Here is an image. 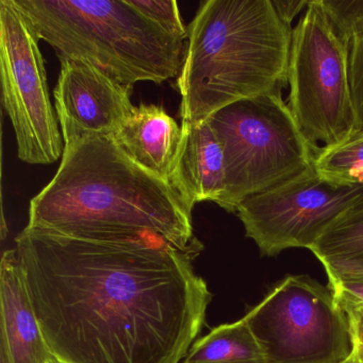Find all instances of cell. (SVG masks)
<instances>
[{
    "mask_svg": "<svg viewBox=\"0 0 363 363\" xmlns=\"http://www.w3.org/2000/svg\"><path fill=\"white\" fill-rule=\"evenodd\" d=\"M25 284L57 363H179L212 294L199 252L161 237L99 241L26 227L16 238Z\"/></svg>",
    "mask_w": 363,
    "mask_h": 363,
    "instance_id": "6da1fadb",
    "label": "cell"
},
{
    "mask_svg": "<svg viewBox=\"0 0 363 363\" xmlns=\"http://www.w3.org/2000/svg\"><path fill=\"white\" fill-rule=\"evenodd\" d=\"M192 209L173 184L131 160L111 138H91L65 146L56 175L31 199L27 227L99 241L156 235L201 252Z\"/></svg>",
    "mask_w": 363,
    "mask_h": 363,
    "instance_id": "7a4b0ae2",
    "label": "cell"
},
{
    "mask_svg": "<svg viewBox=\"0 0 363 363\" xmlns=\"http://www.w3.org/2000/svg\"><path fill=\"white\" fill-rule=\"evenodd\" d=\"M293 28L272 0H206L188 28L177 77L182 125L288 84Z\"/></svg>",
    "mask_w": 363,
    "mask_h": 363,
    "instance_id": "3957f363",
    "label": "cell"
},
{
    "mask_svg": "<svg viewBox=\"0 0 363 363\" xmlns=\"http://www.w3.org/2000/svg\"><path fill=\"white\" fill-rule=\"evenodd\" d=\"M60 58L88 61L133 89L178 77L184 41L144 18L128 0H13Z\"/></svg>",
    "mask_w": 363,
    "mask_h": 363,
    "instance_id": "277c9868",
    "label": "cell"
},
{
    "mask_svg": "<svg viewBox=\"0 0 363 363\" xmlns=\"http://www.w3.org/2000/svg\"><path fill=\"white\" fill-rule=\"evenodd\" d=\"M223 145L226 190L218 206L237 212L248 197L277 188L313 169L309 143L282 92L243 99L209 118Z\"/></svg>",
    "mask_w": 363,
    "mask_h": 363,
    "instance_id": "5b68a950",
    "label": "cell"
},
{
    "mask_svg": "<svg viewBox=\"0 0 363 363\" xmlns=\"http://www.w3.org/2000/svg\"><path fill=\"white\" fill-rule=\"evenodd\" d=\"M288 106L316 150L350 140L356 114L350 82V44L329 20L322 0L309 1L292 31Z\"/></svg>",
    "mask_w": 363,
    "mask_h": 363,
    "instance_id": "8992f818",
    "label": "cell"
},
{
    "mask_svg": "<svg viewBox=\"0 0 363 363\" xmlns=\"http://www.w3.org/2000/svg\"><path fill=\"white\" fill-rule=\"evenodd\" d=\"M243 320L264 363H346L354 356L345 312L309 278H284Z\"/></svg>",
    "mask_w": 363,
    "mask_h": 363,
    "instance_id": "52a82bcc",
    "label": "cell"
},
{
    "mask_svg": "<svg viewBox=\"0 0 363 363\" xmlns=\"http://www.w3.org/2000/svg\"><path fill=\"white\" fill-rule=\"evenodd\" d=\"M39 35L13 0H0V69L3 105L11 120L18 156L29 164H52L65 140L48 91Z\"/></svg>",
    "mask_w": 363,
    "mask_h": 363,
    "instance_id": "ba28073f",
    "label": "cell"
},
{
    "mask_svg": "<svg viewBox=\"0 0 363 363\" xmlns=\"http://www.w3.org/2000/svg\"><path fill=\"white\" fill-rule=\"evenodd\" d=\"M363 197V184L335 186L313 169L298 177L244 199L237 208L246 237L262 254L310 248L329 226Z\"/></svg>",
    "mask_w": 363,
    "mask_h": 363,
    "instance_id": "9c48e42d",
    "label": "cell"
},
{
    "mask_svg": "<svg viewBox=\"0 0 363 363\" xmlns=\"http://www.w3.org/2000/svg\"><path fill=\"white\" fill-rule=\"evenodd\" d=\"M55 108L65 146L91 138H112L135 109L133 89L88 61L60 58Z\"/></svg>",
    "mask_w": 363,
    "mask_h": 363,
    "instance_id": "30bf717a",
    "label": "cell"
},
{
    "mask_svg": "<svg viewBox=\"0 0 363 363\" xmlns=\"http://www.w3.org/2000/svg\"><path fill=\"white\" fill-rule=\"evenodd\" d=\"M0 363L56 362L35 315L16 248L6 250L0 261Z\"/></svg>",
    "mask_w": 363,
    "mask_h": 363,
    "instance_id": "8fae6325",
    "label": "cell"
},
{
    "mask_svg": "<svg viewBox=\"0 0 363 363\" xmlns=\"http://www.w3.org/2000/svg\"><path fill=\"white\" fill-rule=\"evenodd\" d=\"M182 139L171 184L192 207L201 201L220 203L226 190L222 143L210 121L182 125Z\"/></svg>",
    "mask_w": 363,
    "mask_h": 363,
    "instance_id": "7c38bea8",
    "label": "cell"
},
{
    "mask_svg": "<svg viewBox=\"0 0 363 363\" xmlns=\"http://www.w3.org/2000/svg\"><path fill=\"white\" fill-rule=\"evenodd\" d=\"M111 139L131 160L171 184L182 128L163 107H135Z\"/></svg>",
    "mask_w": 363,
    "mask_h": 363,
    "instance_id": "4fadbf2b",
    "label": "cell"
},
{
    "mask_svg": "<svg viewBox=\"0 0 363 363\" xmlns=\"http://www.w3.org/2000/svg\"><path fill=\"white\" fill-rule=\"evenodd\" d=\"M329 284L363 279V197L343 212L310 248Z\"/></svg>",
    "mask_w": 363,
    "mask_h": 363,
    "instance_id": "5bb4252c",
    "label": "cell"
},
{
    "mask_svg": "<svg viewBox=\"0 0 363 363\" xmlns=\"http://www.w3.org/2000/svg\"><path fill=\"white\" fill-rule=\"evenodd\" d=\"M184 363H264L262 350L243 318L212 329L191 346Z\"/></svg>",
    "mask_w": 363,
    "mask_h": 363,
    "instance_id": "9a60e30c",
    "label": "cell"
},
{
    "mask_svg": "<svg viewBox=\"0 0 363 363\" xmlns=\"http://www.w3.org/2000/svg\"><path fill=\"white\" fill-rule=\"evenodd\" d=\"M314 171L335 186L363 184V133L331 148H320L314 160Z\"/></svg>",
    "mask_w": 363,
    "mask_h": 363,
    "instance_id": "2e32d148",
    "label": "cell"
},
{
    "mask_svg": "<svg viewBox=\"0 0 363 363\" xmlns=\"http://www.w3.org/2000/svg\"><path fill=\"white\" fill-rule=\"evenodd\" d=\"M144 18L161 30L176 39L188 40V29L184 27L179 8L175 0H128Z\"/></svg>",
    "mask_w": 363,
    "mask_h": 363,
    "instance_id": "e0dca14e",
    "label": "cell"
},
{
    "mask_svg": "<svg viewBox=\"0 0 363 363\" xmlns=\"http://www.w3.org/2000/svg\"><path fill=\"white\" fill-rule=\"evenodd\" d=\"M329 20L344 41L350 42L363 33V0H322Z\"/></svg>",
    "mask_w": 363,
    "mask_h": 363,
    "instance_id": "ac0fdd59",
    "label": "cell"
},
{
    "mask_svg": "<svg viewBox=\"0 0 363 363\" xmlns=\"http://www.w3.org/2000/svg\"><path fill=\"white\" fill-rule=\"evenodd\" d=\"M350 82L357 133H363V33L350 44Z\"/></svg>",
    "mask_w": 363,
    "mask_h": 363,
    "instance_id": "d6986e66",
    "label": "cell"
},
{
    "mask_svg": "<svg viewBox=\"0 0 363 363\" xmlns=\"http://www.w3.org/2000/svg\"><path fill=\"white\" fill-rule=\"evenodd\" d=\"M347 316L354 344V357L363 363V303H337Z\"/></svg>",
    "mask_w": 363,
    "mask_h": 363,
    "instance_id": "ffe728a7",
    "label": "cell"
},
{
    "mask_svg": "<svg viewBox=\"0 0 363 363\" xmlns=\"http://www.w3.org/2000/svg\"><path fill=\"white\" fill-rule=\"evenodd\" d=\"M337 303H363V279H343L330 284Z\"/></svg>",
    "mask_w": 363,
    "mask_h": 363,
    "instance_id": "44dd1931",
    "label": "cell"
},
{
    "mask_svg": "<svg viewBox=\"0 0 363 363\" xmlns=\"http://www.w3.org/2000/svg\"><path fill=\"white\" fill-rule=\"evenodd\" d=\"M274 8L277 12L280 20L292 28V23L294 18L303 11L306 10L309 1L306 0H272Z\"/></svg>",
    "mask_w": 363,
    "mask_h": 363,
    "instance_id": "7402d4cb",
    "label": "cell"
},
{
    "mask_svg": "<svg viewBox=\"0 0 363 363\" xmlns=\"http://www.w3.org/2000/svg\"><path fill=\"white\" fill-rule=\"evenodd\" d=\"M346 363H360L358 360H357L356 358H354V356L352 357V359H350V360L347 361Z\"/></svg>",
    "mask_w": 363,
    "mask_h": 363,
    "instance_id": "603a6c76",
    "label": "cell"
},
{
    "mask_svg": "<svg viewBox=\"0 0 363 363\" xmlns=\"http://www.w3.org/2000/svg\"><path fill=\"white\" fill-rule=\"evenodd\" d=\"M52 363H57V362H52Z\"/></svg>",
    "mask_w": 363,
    "mask_h": 363,
    "instance_id": "cb8c5ba5",
    "label": "cell"
}]
</instances>
